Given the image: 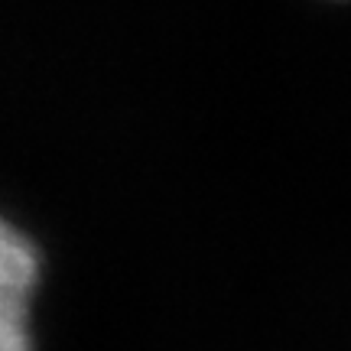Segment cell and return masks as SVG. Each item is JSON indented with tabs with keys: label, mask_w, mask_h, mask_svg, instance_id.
Instances as JSON below:
<instances>
[{
	"label": "cell",
	"mask_w": 351,
	"mask_h": 351,
	"mask_svg": "<svg viewBox=\"0 0 351 351\" xmlns=\"http://www.w3.org/2000/svg\"><path fill=\"white\" fill-rule=\"evenodd\" d=\"M39 244L0 212V351H36Z\"/></svg>",
	"instance_id": "cell-1"
}]
</instances>
